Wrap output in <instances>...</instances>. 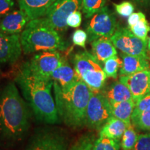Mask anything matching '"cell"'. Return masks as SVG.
I'll list each match as a JSON object with an SVG mask.
<instances>
[{
	"instance_id": "cell-1",
	"label": "cell",
	"mask_w": 150,
	"mask_h": 150,
	"mask_svg": "<svg viewBox=\"0 0 150 150\" xmlns=\"http://www.w3.org/2000/svg\"><path fill=\"white\" fill-rule=\"evenodd\" d=\"M31 110L20 95L16 83L8 81L0 88V147L12 148L29 134Z\"/></svg>"
},
{
	"instance_id": "cell-2",
	"label": "cell",
	"mask_w": 150,
	"mask_h": 150,
	"mask_svg": "<svg viewBox=\"0 0 150 150\" xmlns=\"http://www.w3.org/2000/svg\"><path fill=\"white\" fill-rule=\"evenodd\" d=\"M15 83L38 120L50 125L61 122L52 95V79L35 74L25 62L19 68Z\"/></svg>"
},
{
	"instance_id": "cell-3",
	"label": "cell",
	"mask_w": 150,
	"mask_h": 150,
	"mask_svg": "<svg viewBox=\"0 0 150 150\" xmlns=\"http://www.w3.org/2000/svg\"><path fill=\"white\" fill-rule=\"evenodd\" d=\"M53 87L60 121L74 129L86 126V109L93 91L82 80L64 88L53 81Z\"/></svg>"
},
{
	"instance_id": "cell-4",
	"label": "cell",
	"mask_w": 150,
	"mask_h": 150,
	"mask_svg": "<svg viewBox=\"0 0 150 150\" xmlns=\"http://www.w3.org/2000/svg\"><path fill=\"white\" fill-rule=\"evenodd\" d=\"M22 51L25 54L48 50L64 51L68 47L59 32L52 28L30 21L20 35Z\"/></svg>"
},
{
	"instance_id": "cell-5",
	"label": "cell",
	"mask_w": 150,
	"mask_h": 150,
	"mask_svg": "<svg viewBox=\"0 0 150 150\" xmlns=\"http://www.w3.org/2000/svg\"><path fill=\"white\" fill-rule=\"evenodd\" d=\"M72 64L80 79L92 91L99 92L104 88L107 76L93 54L86 50L77 52L73 56Z\"/></svg>"
},
{
	"instance_id": "cell-6",
	"label": "cell",
	"mask_w": 150,
	"mask_h": 150,
	"mask_svg": "<svg viewBox=\"0 0 150 150\" xmlns=\"http://www.w3.org/2000/svg\"><path fill=\"white\" fill-rule=\"evenodd\" d=\"M82 9V0H56L44 16L31 20L35 24L62 31L67 29V19Z\"/></svg>"
},
{
	"instance_id": "cell-7",
	"label": "cell",
	"mask_w": 150,
	"mask_h": 150,
	"mask_svg": "<svg viewBox=\"0 0 150 150\" xmlns=\"http://www.w3.org/2000/svg\"><path fill=\"white\" fill-rule=\"evenodd\" d=\"M24 150H69V138L59 127L37 129L28 140Z\"/></svg>"
},
{
	"instance_id": "cell-8",
	"label": "cell",
	"mask_w": 150,
	"mask_h": 150,
	"mask_svg": "<svg viewBox=\"0 0 150 150\" xmlns=\"http://www.w3.org/2000/svg\"><path fill=\"white\" fill-rule=\"evenodd\" d=\"M111 116V106L106 97L100 92H92L86 109V126L100 130Z\"/></svg>"
},
{
	"instance_id": "cell-9",
	"label": "cell",
	"mask_w": 150,
	"mask_h": 150,
	"mask_svg": "<svg viewBox=\"0 0 150 150\" xmlns=\"http://www.w3.org/2000/svg\"><path fill=\"white\" fill-rule=\"evenodd\" d=\"M89 19L86 26L89 42L102 37L110 38L117 28L115 16L106 6Z\"/></svg>"
},
{
	"instance_id": "cell-10",
	"label": "cell",
	"mask_w": 150,
	"mask_h": 150,
	"mask_svg": "<svg viewBox=\"0 0 150 150\" xmlns=\"http://www.w3.org/2000/svg\"><path fill=\"white\" fill-rule=\"evenodd\" d=\"M114 46L124 54L142 56L149 60L147 41L136 37L130 30L125 27H117L110 38Z\"/></svg>"
},
{
	"instance_id": "cell-11",
	"label": "cell",
	"mask_w": 150,
	"mask_h": 150,
	"mask_svg": "<svg viewBox=\"0 0 150 150\" xmlns=\"http://www.w3.org/2000/svg\"><path fill=\"white\" fill-rule=\"evenodd\" d=\"M65 59L57 50H48L35 54L27 63L35 74L51 79L52 73L63 63Z\"/></svg>"
},
{
	"instance_id": "cell-12",
	"label": "cell",
	"mask_w": 150,
	"mask_h": 150,
	"mask_svg": "<svg viewBox=\"0 0 150 150\" xmlns=\"http://www.w3.org/2000/svg\"><path fill=\"white\" fill-rule=\"evenodd\" d=\"M22 47L20 34H8L0 31V70L18 61Z\"/></svg>"
},
{
	"instance_id": "cell-13",
	"label": "cell",
	"mask_w": 150,
	"mask_h": 150,
	"mask_svg": "<svg viewBox=\"0 0 150 150\" xmlns=\"http://www.w3.org/2000/svg\"><path fill=\"white\" fill-rule=\"evenodd\" d=\"M119 81L130 90L134 102L150 95V70L130 75H122L120 76Z\"/></svg>"
},
{
	"instance_id": "cell-14",
	"label": "cell",
	"mask_w": 150,
	"mask_h": 150,
	"mask_svg": "<svg viewBox=\"0 0 150 150\" xmlns=\"http://www.w3.org/2000/svg\"><path fill=\"white\" fill-rule=\"evenodd\" d=\"M30 22L29 17L21 9L8 13L0 20V31L8 34H20Z\"/></svg>"
},
{
	"instance_id": "cell-15",
	"label": "cell",
	"mask_w": 150,
	"mask_h": 150,
	"mask_svg": "<svg viewBox=\"0 0 150 150\" xmlns=\"http://www.w3.org/2000/svg\"><path fill=\"white\" fill-rule=\"evenodd\" d=\"M56 0H18L20 9L27 13L30 21L44 16Z\"/></svg>"
},
{
	"instance_id": "cell-16",
	"label": "cell",
	"mask_w": 150,
	"mask_h": 150,
	"mask_svg": "<svg viewBox=\"0 0 150 150\" xmlns=\"http://www.w3.org/2000/svg\"><path fill=\"white\" fill-rule=\"evenodd\" d=\"M122 65L120 69V76L130 75L140 71L150 70L149 60L142 56L121 54Z\"/></svg>"
},
{
	"instance_id": "cell-17",
	"label": "cell",
	"mask_w": 150,
	"mask_h": 150,
	"mask_svg": "<svg viewBox=\"0 0 150 150\" xmlns=\"http://www.w3.org/2000/svg\"><path fill=\"white\" fill-rule=\"evenodd\" d=\"M93 54L100 62L104 63L108 59L117 55V52L109 38L102 37L91 42Z\"/></svg>"
},
{
	"instance_id": "cell-18",
	"label": "cell",
	"mask_w": 150,
	"mask_h": 150,
	"mask_svg": "<svg viewBox=\"0 0 150 150\" xmlns=\"http://www.w3.org/2000/svg\"><path fill=\"white\" fill-rule=\"evenodd\" d=\"M51 79L61 88H64L75 81L81 80L74 67L70 66L66 59H65L63 63L54 71L51 75Z\"/></svg>"
},
{
	"instance_id": "cell-19",
	"label": "cell",
	"mask_w": 150,
	"mask_h": 150,
	"mask_svg": "<svg viewBox=\"0 0 150 150\" xmlns=\"http://www.w3.org/2000/svg\"><path fill=\"white\" fill-rule=\"evenodd\" d=\"M102 93L110 104L133 100V97L130 90L127 85L120 81L110 84Z\"/></svg>"
},
{
	"instance_id": "cell-20",
	"label": "cell",
	"mask_w": 150,
	"mask_h": 150,
	"mask_svg": "<svg viewBox=\"0 0 150 150\" xmlns=\"http://www.w3.org/2000/svg\"><path fill=\"white\" fill-rule=\"evenodd\" d=\"M128 125L125 122L112 115L99 130V136L120 140Z\"/></svg>"
},
{
	"instance_id": "cell-21",
	"label": "cell",
	"mask_w": 150,
	"mask_h": 150,
	"mask_svg": "<svg viewBox=\"0 0 150 150\" xmlns=\"http://www.w3.org/2000/svg\"><path fill=\"white\" fill-rule=\"evenodd\" d=\"M110 106L112 116L125 122L128 125L131 123V115L135 107L134 100L111 103Z\"/></svg>"
},
{
	"instance_id": "cell-22",
	"label": "cell",
	"mask_w": 150,
	"mask_h": 150,
	"mask_svg": "<svg viewBox=\"0 0 150 150\" xmlns=\"http://www.w3.org/2000/svg\"><path fill=\"white\" fill-rule=\"evenodd\" d=\"M138 134L132 123L127 126L122 137L121 148L122 150H133L138 139Z\"/></svg>"
},
{
	"instance_id": "cell-23",
	"label": "cell",
	"mask_w": 150,
	"mask_h": 150,
	"mask_svg": "<svg viewBox=\"0 0 150 150\" xmlns=\"http://www.w3.org/2000/svg\"><path fill=\"white\" fill-rule=\"evenodd\" d=\"M120 140L112 139L106 136H99L95 140L93 146V150H120Z\"/></svg>"
},
{
	"instance_id": "cell-24",
	"label": "cell",
	"mask_w": 150,
	"mask_h": 150,
	"mask_svg": "<svg viewBox=\"0 0 150 150\" xmlns=\"http://www.w3.org/2000/svg\"><path fill=\"white\" fill-rule=\"evenodd\" d=\"M106 0H82V11L86 19L91 18L93 15L105 7Z\"/></svg>"
},
{
	"instance_id": "cell-25",
	"label": "cell",
	"mask_w": 150,
	"mask_h": 150,
	"mask_svg": "<svg viewBox=\"0 0 150 150\" xmlns=\"http://www.w3.org/2000/svg\"><path fill=\"white\" fill-rule=\"evenodd\" d=\"M122 65V60L117 55L112 56L104 62L103 70L106 76L109 78L116 79L117 72Z\"/></svg>"
},
{
	"instance_id": "cell-26",
	"label": "cell",
	"mask_w": 150,
	"mask_h": 150,
	"mask_svg": "<svg viewBox=\"0 0 150 150\" xmlns=\"http://www.w3.org/2000/svg\"><path fill=\"white\" fill-rule=\"evenodd\" d=\"M95 136L90 134H86L80 136L69 150H93Z\"/></svg>"
},
{
	"instance_id": "cell-27",
	"label": "cell",
	"mask_w": 150,
	"mask_h": 150,
	"mask_svg": "<svg viewBox=\"0 0 150 150\" xmlns=\"http://www.w3.org/2000/svg\"><path fill=\"white\" fill-rule=\"evenodd\" d=\"M129 30L132 32L136 37L139 38L142 40L147 41L148 33L150 31V26L149 22L146 19V17L142 18L138 23L129 27Z\"/></svg>"
},
{
	"instance_id": "cell-28",
	"label": "cell",
	"mask_w": 150,
	"mask_h": 150,
	"mask_svg": "<svg viewBox=\"0 0 150 150\" xmlns=\"http://www.w3.org/2000/svg\"><path fill=\"white\" fill-rule=\"evenodd\" d=\"M131 123L137 130L150 131V109L131 117Z\"/></svg>"
},
{
	"instance_id": "cell-29",
	"label": "cell",
	"mask_w": 150,
	"mask_h": 150,
	"mask_svg": "<svg viewBox=\"0 0 150 150\" xmlns=\"http://www.w3.org/2000/svg\"><path fill=\"white\" fill-rule=\"evenodd\" d=\"M150 109V95L146 96L135 102V107L131 117H136L142 112Z\"/></svg>"
},
{
	"instance_id": "cell-30",
	"label": "cell",
	"mask_w": 150,
	"mask_h": 150,
	"mask_svg": "<svg viewBox=\"0 0 150 150\" xmlns=\"http://www.w3.org/2000/svg\"><path fill=\"white\" fill-rule=\"evenodd\" d=\"M116 12L124 18L129 17L134 11V6L129 1H123L120 4H113Z\"/></svg>"
},
{
	"instance_id": "cell-31",
	"label": "cell",
	"mask_w": 150,
	"mask_h": 150,
	"mask_svg": "<svg viewBox=\"0 0 150 150\" xmlns=\"http://www.w3.org/2000/svg\"><path fill=\"white\" fill-rule=\"evenodd\" d=\"M88 34L85 31L82 29H76L73 33L72 36V42L74 45L81 47L82 48H86V43L87 41Z\"/></svg>"
},
{
	"instance_id": "cell-32",
	"label": "cell",
	"mask_w": 150,
	"mask_h": 150,
	"mask_svg": "<svg viewBox=\"0 0 150 150\" xmlns=\"http://www.w3.org/2000/svg\"><path fill=\"white\" fill-rule=\"evenodd\" d=\"M133 150H150V134H142L138 136Z\"/></svg>"
},
{
	"instance_id": "cell-33",
	"label": "cell",
	"mask_w": 150,
	"mask_h": 150,
	"mask_svg": "<svg viewBox=\"0 0 150 150\" xmlns=\"http://www.w3.org/2000/svg\"><path fill=\"white\" fill-rule=\"evenodd\" d=\"M82 22V14L79 11L72 13L67 19V24L68 27L78 28L80 27Z\"/></svg>"
},
{
	"instance_id": "cell-34",
	"label": "cell",
	"mask_w": 150,
	"mask_h": 150,
	"mask_svg": "<svg viewBox=\"0 0 150 150\" xmlns=\"http://www.w3.org/2000/svg\"><path fill=\"white\" fill-rule=\"evenodd\" d=\"M14 5V0H0V18L10 13Z\"/></svg>"
},
{
	"instance_id": "cell-35",
	"label": "cell",
	"mask_w": 150,
	"mask_h": 150,
	"mask_svg": "<svg viewBox=\"0 0 150 150\" xmlns=\"http://www.w3.org/2000/svg\"><path fill=\"white\" fill-rule=\"evenodd\" d=\"M145 17V14L142 13V12H137V13H133L128 18V24L129 27H132V26L135 25V24L138 23V22Z\"/></svg>"
},
{
	"instance_id": "cell-36",
	"label": "cell",
	"mask_w": 150,
	"mask_h": 150,
	"mask_svg": "<svg viewBox=\"0 0 150 150\" xmlns=\"http://www.w3.org/2000/svg\"><path fill=\"white\" fill-rule=\"evenodd\" d=\"M137 2L142 4H150V0H136Z\"/></svg>"
},
{
	"instance_id": "cell-37",
	"label": "cell",
	"mask_w": 150,
	"mask_h": 150,
	"mask_svg": "<svg viewBox=\"0 0 150 150\" xmlns=\"http://www.w3.org/2000/svg\"><path fill=\"white\" fill-rule=\"evenodd\" d=\"M147 50L150 52V37L148 40V42H147Z\"/></svg>"
},
{
	"instance_id": "cell-38",
	"label": "cell",
	"mask_w": 150,
	"mask_h": 150,
	"mask_svg": "<svg viewBox=\"0 0 150 150\" xmlns=\"http://www.w3.org/2000/svg\"><path fill=\"white\" fill-rule=\"evenodd\" d=\"M150 54V52H149ZM148 57H149V61H150V55H148Z\"/></svg>"
}]
</instances>
